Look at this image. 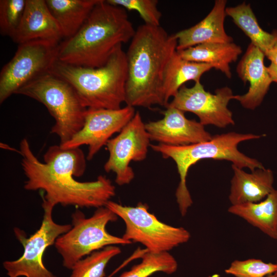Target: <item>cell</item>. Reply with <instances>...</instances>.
I'll return each instance as SVG.
<instances>
[{"label":"cell","instance_id":"1","mask_svg":"<svg viewBox=\"0 0 277 277\" xmlns=\"http://www.w3.org/2000/svg\"><path fill=\"white\" fill-rule=\"evenodd\" d=\"M21 165L27 181V190H41L42 197L54 206L80 208L105 206L115 194V186L104 175L94 181L80 182L74 177L82 176L86 170L85 154L80 148L64 149L59 145L49 147L44 163L34 154L28 141L20 143Z\"/></svg>","mask_w":277,"mask_h":277},{"label":"cell","instance_id":"22","mask_svg":"<svg viewBox=\"0 0 277 277\" xmlns=\"http://www.w3.org/2000/svg\"><path fill=\"white\" fill-rule=\"evenodd\" d=\"M212 68L210 64L187 61L176 51L169 60L164 74L163 92L167 106L170 98L173 97L186 82H200L202 75Z\"/></svg>","mask_w":277,"mask_h":277},{"label":"cell","instance_id":"26","mask_svg":"<svg viewBox=\"0 0 277 277\" xmlns=\"http://www.w3.org/2000/svg\"><path fill=\"white\" fill-rule=\"evenodd\" d=\"M26 0L0 1V32L11 38L17 29L23 16Z\"/></svg>","mask_w":277,"mask_h":277},{"label":"cell","instance_id":"21","mask_svg":"<svg viewBox=\"0 0 277 277\" xmlns=\"http://www.w3.org/2000/svg\"><path fill=\"white\" fill-rule=\"evenodd\" d=\"M65 39L75 35L98 0H45Z\"/></svg>","mask_w":277,"mask_h":277},{"label":"cell","instance_id":"2","mask_svg":"<svg viewBox=\"0 0 277 277\" xmlns=\"http://www.w3.org/2000/svg\"><path fill=\"white\" fill-rule=\"evenodd\" d=\"M176 47L174 34L169 35L160 26L144 24L137 28L126 52L127 106H167L163 92L164 74Z\"/></svg>","mask_w":277,"mask_h":277},{"label":"cell","instance_id":"31","mask_svg":"<svg viewBox=\"0 0 277 277\" xmlns=\"http://www.w3.org/2000/svg\"><path fill=\"white\" fill-rule=\"evenodd\" d=\"M266 277H277V274L274 273L273 274L268 275L266 276Z\"/></svg>","mask_w":277,"mask_h":277},{"label":"cell","instance_id":"11","mask_svg":"<svg viewBox=\"0 0 277 277\" xmlns=\"http://www.w3.org/2000/svg\"><path fill=\"white\" fill-rule=\"evenodd\" d=\"M150 138L139 112L115 137L106 144L109 157L104 165L106 172L115 174V183L120 185L129 184L134 177L130 166L132 161L140 162L147 157Z\"/></svg>","mask_w":277,"mask_h":277},{"label":"cell","instance_id":"27","mask_svg":"<svg viewBox=\"0 0 277 277\" xmlns=\"http://www.w3.org/2000/svg\"><path fill=\"white\" fill-rule=\"evenodd\" d=\"M277 271V264L266 263L260 259L234 260L225 272L235 277H266Z\"/></svg>","mask_w":277,"mask_h":277},{"label":"cell","instance_id":"17","mask_svg":"<svg viewBox=\"0 0 277 277\" xmlns=\"http://www.w3.org/2000/svg\"><path fill=\"white\" fill-rule=\"evenodd\" d=\"M226 3V0L215 1L212 10L203 20L174 34L177 39L176 51L203 44L233 42V38L224 28Z\"/></svg>","mask_w":277,"mask_h":277},{"label":"cell","instance_id":"4","mask_svg":"<svg viewBox=\"0 0 277 277\" xmlns=\"http://www.w3.org/2000/svg\"><path fill=\"white\" fill-rule=\"evenodd\" d=\"M50 72L68 82L87 109H118L125 102L127 63L122 45L101 67L77 66L57 61Z\"/></svg>","mask_w":277,"mask_h":277},{"label":"cell","instance_id":"13","mask_svg":"<svg viewBox=\"0 0 277 277\" xmlns=\"http://www.w3.org/2000/svg\"><path fill=\"white\" fill-rule=\"evenodd\" d=\"M134 107L118 109H87L82 129L68 142L60 146L64 149L88 147L86 159L91 160L111 137L119 133L133 117Z\"/></svg>","mask_w":277,"mask_h":277},{"label":"cell","instance_id":"25","mask_svg":"<svg viewBox=\"0 0 277 277\" xmlns=\"http://www.w3.org/2000/svg\"><path fill=\"white\" fill-rule=\"evenodd\" d=\"M121 252L117 245L108 246L93 252L74 265L70 277H105L108 263Z\"/></svg>","mask_w":277,"mask_h":277},{"label":"cell","instance_id":"9","mask_svg":"<svg viewBox=\"0 0 277 277\" xmlns=\"http://www.w3.org/2000/svg\"><path fill=\"white\" fill-rule=\"evenodd\" d=\"M43 216L41 226L29 236L21 229H13L14 235L24 247L18 259L3 263L9 277H57L44 264L43 258L46 249L54 245L56 239L71 228V224H59L52 216L54 205L43 201Z\"/></svg>","mask_w":277,"mask_h":277},{"label":"cell","instance_id":"14","mask_svg":"<svg viewBox=\"0 0 277 277\" xmlns=\"http://www.w3.org/2000/svg\"><path fill=\"white\" fill-rule=\"evenodd\" d=\"M163 118L145 124L151 141L160 144L182 146L209 140L211 135L199 122L188 119L184 112L167 106Z\"/></svg>","mask_w":277,"mask_h":277},{"label":"cell","instance_id":"19","mask_svg":"<svg viewBox=\"0 0 277 277\" xmlns=\"http://www.w3.org/2000/svg\"><path fill=\"white\" fill-rule=\"evenodd\" d=\"M228 211L277 240V190L274 189L260 202L231 205Z\"/></svg>","mask_w":277,"mask_h":277},{"label":"cell","instance_id":"32","mask_svg":"<svg viewBox=\"0 0 277 277\" xmlns=\"http://www.w3.org/2000/svg\"><path fill=\"white\" fill-rule=\"evenodd\" d=\"M276 264H277V263H276ZM275 273H276V274H277V271H276V272H275Z\"/></svg>","mask_w":277,"mask_h":277},{"label":"cell","instance_id":"28","mask_svg":"<svg viewBox=\"0 0 277 277\" xmlns=\"http://www.w3.org/2000/svg\"><path fill=\"white\" fill-rule=\"evenodd\" d=\"M108 3L121 7L129 11L138 13L145 24L160 26L162 13L159 10L156 0H107Z\"/></svg>","mask_w":277,"mask_h":277},{"label":"cell","instance_id":"12","mask_svg":"<svg viewBox=\"0 0 277 277\" xmlns=\"http://www.w3.org/2000/svg\"><path fill=\"white\" fill-rule=\"evenodd\" d=\"M234 97L228 87L218 88L212 94L204 89L200 81L191 87L182 86L167 106L195 114L203 126L225 128L234 124L232 113L228 108L229 101Z\"/></svg>","mask_w":277,"mask_h":277},{"label":"cell","instance_id":"8","mask_svg":"<svg viewBox=\"0 0 277 277\" xmlns=\"http://www.w3.org/2000/svg\"><path fill=\"white\" fill-rule=\"evenodd\" d=\"M105 206L124 221L125 231L122 237L142 244L148 251L168 252L190 238V232L184 228L172 226L159 220L149 212L146 204L140 202L132 207L110 200Z\"/></svg>","mask_w":277,"mask_h":277},{"label":"cell","instance_id":"16","mask_svg":"<svg viewBox=\"0 0 277 277\" xmlns=\"http://www.w3.org/2000/svg\"><path fill=\"white\" fill-rule=\"evenodd\" d=\"M11 38L19 45L38 39L61 43L64 37L45 0H26L21 22Z\"/></svg>","mask_w":277,"mask_h":277},{"label":"cell","instance_id":"20","mask_svg":"<svg viewBox=\"0 0 277 277\" xmlns=\"http://www.w3.org/2000/svg\"><path fill=\"white\" fill-rule=\"evenodd\" d=\"M177 52L187 61L212 65L229 78L231 77L230 64L237 60L242 49L233 42L218 43L200 44Z\"/></svg>","mask_w":277,"mask_h":277},{"label":"cell","instance_id":"6","mask_svg":"<svg viewBox=\"0 0 277 277\" xmlns=\"http://www.w3.org/2000/svg\"><path fill=\"white\" fill-rule=\"evenodd\" d=\"M15 94L32 98L47 108L55 121L51 133L58 136L60 145L70 141L83 126L87 109L68 82L50 72L21 87Z\"/></svg>","mask_w":277,"mask_h":277},{"label":"cell","instance_id":"18","mask_svg":"<svg viewBox=\"0 0 277 277\" xmlns=\"http://www.w3.org/2000/svg\"><path fill=\"white\" fill-rule=\"evenodd\" d=\"M229 200L231 205L257 203L264 200L274 189V176L269 169L258 168L248 173L232 165Z\"/></svg>","mask_w":277,"mask_h":277},{"label":"cell","instance_id":"24","mask_svg":"<svg viewBox=\"0 0 277 277\" xmlns=\"http://www.w3.org/2000/svg\"><path fill=\"white\" fill-rule=\"evenodd\" d=\"M141 259V263L123 272L120 277H149L156 272L171 274L177 269L176 260L169 252L156 253L147 250Z\"/></svg>","mask_w":277,"mask_h":277},{"label":"cell","instance_id":"15","mask_svg":"<svg viewBox=\"0 0 277 277\" xmlns=\"http://www.w3.org/2000/svg\"><path fill=\"white\" fill-rule=\"evenodd\" d=\"M264 57L263 52L250 43L237 66L239 76L245 83L248 82L250 86L247 93L235 95L234 100L246 109L254 110L260 106L272 82Z\"/></svg>","mask_w":277,"mask_h":277},{"label":"cell","instance_id":"30","mask_svg":"<svg viewBox=\"0 0 277 277\" xmlns=\"http://www.w3.org/2000/svg\"><path fill=\"white\" fill-rule=\"evenodd\" d=\"M267 68L272 82L277 83V66L271 63Z\"/></svg>","mask_w":277,"mask_h":277},{"label":"cell","instance_id":"10","mask_svg":"<svg viewBox=\"0 0 277 277\" xmlns=\"http://www.w3.org/2000/svg\"><path fill=\"white\" fill-rule=\"evenodd\" d=\"M60 44L38 39L18 45L13 57L1 71V104L21 87L50 72L57 61Z\"/></svg>","mask_w":277,"mask_h":277},{"label":"cell","instance_id":"23","mask_svg":"<svg viewBox=\"0 0 277 277\" xmlns=\"http://www.w3.org/2000/svg\"><path fill=\"white\" fill-rule=\"evenodd\" d=\"M226 14L250 39L251 43L265 55L277 43V31L270 33L262 29L250 4L243 2L234 7H226Z\"/></svg>","mask_w":277,"mask_h":277},{"label":"cell","instance_id":"3","mask_svg":"<svg viewBox=\"0 0 277 277\" xmlns=\"http://www.w3.org/2000/svg\"><path fill=\"white\" fill-rule=\"evenodd\" d=\"M135 32L125 9L98 0L78 32L60 43L57 61L77 66L101 67L118 46L131 40Z\"/></svg>","mask_w":277,"mask_h":277},{"label":"cell","instance_id":"5","mask_svg":"<svg viewBox=\"0 0 277 277\" xmlns=\"http://www.w3.org/2000/svg\"><path fill=\"white\" fill-rule=\"evenodd\" d=\"M262 135L252 133L230 132L212 136L209 140L182 146L163 144L150 145L151 148L165 159H172L176 165L180 182L175 192L180 213L184 216L193 201L186 185V178L190 167L203 159L227 160L239 168H247L252 171L263 168V164L243 153L238 148L242 142L260 138Z\"/></svg>","mask_w":277,"mask_h":277},{"label":"cell","instance_id":"7","mask_svg":"<svg viewBox=\"0 0 277 277\" xmlns=\"http://www.w3.org/2000/svg\"><path fill=\"white\" fill-rule=\"evenodd\" d=\"M71 218V228L60 235L54 245L63 266L67 269H71L81 259L108 246L132 243L107 231L108 223L117 221L118 216L106 206L96 208L89 217L77 209Z\"/></svg>","mask_w":277,"mask_h":277},{"label":"cell","instance_id":"29","mask_svg":"<svg viewBox=\"0 0 277 277\" xmlns=\"http://www.w3.org/2000/svg\"><path fill=\"white\" fill-rule=\"evenodd\" d=\"M271 63L277 66V43L265 55Z\"/></svg>","mask_w":277,"mask_h":277}]
</instances>
